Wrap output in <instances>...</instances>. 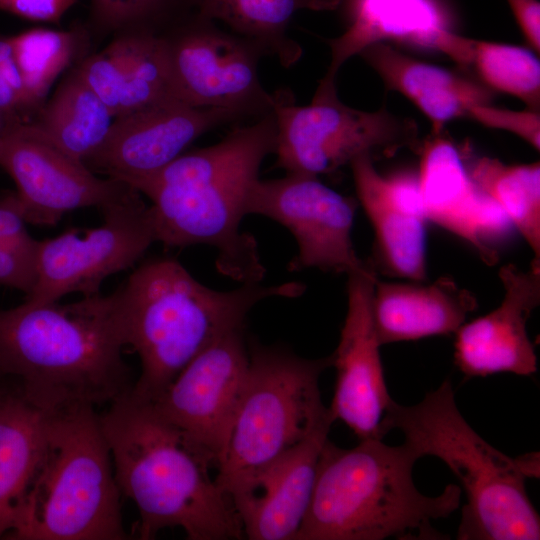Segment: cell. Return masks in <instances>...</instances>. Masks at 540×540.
<instances>
[{
  "label": "cell",
  "instance_id": "obj_35",
  "mask_svg": "<svg viewBox=\"0 0 540 540\" xmlns=\"http://www.w3.org/2000/svg\"><path fill=\"white\" fill-rule=\"evenodd\" d=\"M77 0H0V10L30 21L58 23Z\"/></svg>",
  "mask_w": 540,
  "mask_h": 540
},
{
  "label": "cell",
  "instance_id": "obj_28",
  "mask_svg": "<svg viewBox=\"0 0 540 540\" xmlns=\"http://www.w3.org/2000/svg\"><path fill=\"white\" fill-rule=\"evenodd\" d=\"M465 158V157H464ZM475 185L503 211L540 261V164H505L487 156L465 158Z\"/></svg>",
  "mask_w": 540,
  "mask_h": 540
},
{
  "label": "cell",
  "instance_id": "obj_32",
  "mask_svg": "<svg viewBox=\"0 0 540 540\" xmlns=\"http://www.w3.org/2000/svg\"><path fill=\"white\" fill-rule=\"evenodd\" d=\"M467 117L486 127L511 132L537 151L540 149V114L537 110L514 111L488 103L469 108Z\"/></svg>",
  "mask_w": 540,
  "mask_h": 540
},
{
  "label": "cell",
  "instance_id": "obj_9",
  "mask_svg": "<svg viewBox=\"0 0 540 540\" xmlns=\"http://www.w3.org/2000/svg\"><path fill=\"white\" fill-rule=\"evenodd\" d=\"M274 153L288 173L330 174L354 159L391 158L404 148L419 149L418 125L385 107L364 111L340 101L336 78L324 75L308 105L286 92L273 95Z\"/></svg>",
  "mask_w": 540,
  "mask_h": 540
},
{
  "label": "cell",
  "instance_id": "obj_18",
  "mask_svg": "<svg viewBox=\"0 0 540 540\" xmlns=\"http://www.w3.org/2000/svg\"><path fill=\"white\" fill-rule=\"evenodd\" d=\"M503 298L491 312L464 323L455 333L454 361L466 377L500 372L530 376L537 356L527 322L540 303V261L529 269L507 264L499 270Z\"/></svg>",
  "mask_w": 540,
  "mask_h": 540
},
{
  "label": "cell",
  "instance_id": "obj_5",
  "mask_svg": "<svg viewBox=\"0 0 540 540\" xmlns=\"http://www.w3.org/2000/svg\"><path fill=\"white\" fill-rule=\"evenodd\" d=\"M418 459L405 442L370 438L345 449L327 439L295 540L446 539L432 521L459 508L462 489L448 484L438 496L420 493L412 478Z\"/></svg>",
  "mask_w": 540,
  "mask_h": 540
},
{
  "label": "cell",
  "instance_id": "obj_21",
  "mask_svg": "<svg viewBox=\"0 0 540 540\" xmlns=\"http://www.w3.org/2000/svg\"><path fill=\"white\" fill-rule=\"evenodd\" d=\"M346 16L345 31L328 39L325 75L333 78L349 58L375 43L394 41L450 57L460 36L438 0H346Z\"/></svg>",
  "mask_w": 540,
  "mask_h": 540
},
{
  "label": "cell",
  "instance_id": "obj_39",
  "mask_svg": "<svg viewBox=\"0 0 540 540\" xmlns=\"http://www.w3.org/2000/svg\"><path fill=\"white\" fill-rule=\"evenodd\" d=\"M15 124H18V122H15L0 110V142L7 134L8 130Z\"/></svg>",
  "mask_w": 540,
  "mask_h": 540
},
{
  "label": "cell",
  "instance_id": "obj_11",
  "mask_svg": "<svg viewBox=\"0 0 540 540\" xmlns=\"http://www.w3.org/2000/svg\"><path fill=\"white\" fill-rule=\"evenodd\" d=\"M161 34L172 97L193 107L224 109L239 116L271 112L273 95L258 75V61L264 54L259 47L196 14Z\"/></svg>",
  "mask_w": 540,
  "mask_h": 540
},
{
  "label": "cell",
  "instance_id": "obj_25",
  "mask_svg": "<svg viewBox=\"0 0 540 540\" xmlns=\"http://www.w3.org/2000/svg\"><path fill=\"white\" fill-rule=\"evenodd\" d=\"M47 415L9 385L0 393V538L21 516L42 456Z\"/></svg>",
  "mask_w": 540,
  "mask_h": 540
},
{
  "label": "cell",
  "instance_id": "obj_3",
  "mask_svg": "<svg viewBox=\"0 0 540 540\" xmlns=\"http://www.w3.org/2000/svg\"><path fill=\"white\" fill-rule=\"evenodd\" d=\"M100 419L121 495L137 507L140 539L175 527L190 540L244 536L231 499L210 476L212 457L150 401L128 392L110 403Z\"/></svg>",
  "mask_w": 540,
  "mask_h": 540
},
{
  "label": "cell",
  "instance_id": "obj_2",
  "mask_svg": "<svg viewBox=\"0 0 540 540\" xmlns=\"http://www.w3.org/2000/svg\"><path fill=\"white\" fill-rule=\"evenodd\" d=\"M275 145L276 124L269 112L214 145L182 153L125 183L150 200L156 242L212 246L222 274L242 284L259 283L265 268L254 237L241 232L240 223L260 166Z\"/></svg>",
  "mask_w": 540,
  "mask_h": 540
},
{
  "label": "cell",
  "instance_id": "obj_12",
  "mask_svg": "<svg viewBox=\"0 0 540 540\" xmlns=\"http://www.w3.org/2000/svg\"><path fill=\"white\" fill-rule=\"evenodd\" d=\"M0 167L16 184L25 221L53 226L69 211L100 210L128 194L133 187L98 177L32 122L13 125L0 142Z\"/></svg>",
  "mask_w": 540,
  "mask_h": 540
},
{
  "label": "cell",
  "instance_id": "obj_24",
  "mask_svg": "<svg viewBox=\"0 0 540 540\" xmlns=\"http://www.w3.org/2000/svg\"><path fill=\"white\" fill-rule=\"evenodd\" d=\"M359 56L388 90L404 95L430 120L431 134L467 116L469 108L492 102L493 91L480 81L415 59L388 43L372 44Z\"/></svg>",
  "mask_w": 540,
  "mask_h": 540
},
{
  "label": "cell",
  "instance_id": "obj_1",
  "mask_svg": "<svg viewBox=\"0 0 540 540\" xmlns=\"http://www.w3.org/2000/svg\"><path fill=\"white\" fill-rule=\"evenodd\" d=\"M117 290L0 310V379L44 412L109 405L131 391Z\"/></svg>",
  "mask_w": 540,
  "mask_h": 540
},
{
  "label": "cell",
  "instance_id": "obj_7",
  "mask_svg": "<svg viewBox=\"0 0 540 540\" xmlns=\"http://www.w3.org/2000/svg\"><path fill=\"white\" fill-rule=\"evenodd\" d=\"M111 452L89 405L48 412L42 456L13 540H123Z\"/></svg>",
  "mask_w": 540,
  "mask_h": 540
},
{
  "label": "cell",
  "instance_id": "obj_16",
  "mask_svg": "<svg viewBox=\"0 0 540 540\" xmlns=\"http://www.w3.org/2000/svg\"><path fill=\"white\" fill-rule=\"evenodd\" d=\"M237 117L169 97L116 117L102 146L84 163L94 173L125 182L161 169L202 134Z\"/></svg>",
  "mask_w": 540,
  "mask_h": 540
},
{
  "label": "cell",
  "instance_id": "obj_23",
  "mask_svg": "<svg viewBox=\"0 0 540 540\" xmlns=\"http://www.w3.org/2000/svg\"><path fill=\"white\" fill-rule=\"evenodd\" d=\"M418 283L375 282L372 314L381 346L455 334L478 306L474 294L451 277Z\"/></svg>",
  "mask_w": 540,
  "mask_h": 540
},
{
  "label": "cell",
  "instance_id": "obj_8",
  "mask_svg": "<svg viewBox=\"0 0 540 540\" xmlns=\"http://www.w3.org/2000/svg\"><path fill=\"white\" fill-rule=\"evenodd\" d=\"M332 354L302 358L281 348L252 344L246 382L215 482L228 495L237 483L332 425L319 379Z\"/></svg>",
  "mask_w": 540,
  "mask_h": 540
},
{
  "label": "cell",
  "instance_id": "obj_33",
  "mask_svg": "<svg viewBox=\"0 0 540 540\" xmlns=\"http://www.w3.org/2000/svg\"><path fill=\"white\" fill-rule=\"evenodd\" d=\"M15 192L0 199V245L24 256L37 258L39 240L26 228Z\"/></svg>",
  "mask_w": 540,
  "mask_h": 540
},
{
  "label": "cell",
  "instance_id": "obj_15",
  "mask_svg": "<svg viewBox=\"0 0 540 540\" xmlns=\"http://www.w3.org/2000/svg\"><path fill=\"white\" fill-rule=\"evenodd\" d=\"M377 269L371 260L347 275V313L333 356L334 396L329 407L359 440L382 439L381 421L392 398L385 382L372 295Z\"/></svg>",
  "mask_w": 540,
  "mask_h": 540
},
{
  "label": "cell",
  "instance_id": "obj_41",
  "mask_svg": "<svg viewBox=\"0 0 540 540\" xmlns=\"http://www.w3.org/2000/svg\"><path fill=\"white\" fill-rule=\"evenodd\" d=\"M5 384L3 383V380L0 379V393L3 391V389L5 388Z\"/></svg>",
  "mask_w": 540,
  "mask_h": 540
},
{
  "label": "cell",
  "instance_id": "obj_6",
  "mask_svg": "<svg viewBox=\"0 0 540 540\" xmlns=\"http://www.w3.org/2000/svg\"><path fill=\"white\" fill-rule=\"evenodd\" d=\"M392 429L403 433L419 458H439L461 482L467 503L459 540L540 539L521 457H509L476 433L460 413L449 379L415 405L392 399L381 421L383 436Z\"/></svg>",
  "mask_w": 540,
  "mask_h": 540
},
{
  "label": "cell",
  "instance_id": "obj_38",
  "mask_svg": "<svg viewBox=\"0 0 540 540\" xmlns=\"http://www.w3.org/2000/svg\"><path fill=\"white\" fill-rule=\"evenodd\" d=\"M0 110L18 123L32 122L35 111L0 77Z\"/></svg>",
  "mask_w": 540,
  "mask_h": 540
},
{
  "label": "cell",
  "instance_id": "obj_36",
  "mask_svg": "<svg viewBox=\"0 0 540 540\" xmlns=\"http://www.w3.org/2000/svg\"><path fill=\"white\" fill-rule=\"evenodd\" d=\"M529 46L540 51V3L538 0H507Z\"/></svg>",
  "mask_w": 540,
  "mask_h": 540
},
{
  "label": "cell",
  "instance_id": "obj_14",
  "mask_svg": "<svg viewBox=\"0 0 540 540\" xmlns=\"http://www.w3.org/2000/svg\"><path fill=\"white\" fill-rule=\"evenodd\" d=\"M248 368L242 327L200 352L150 401L164 419L205 450L217 468L226 454Z\"/></svg>",
  "mask_w": 540,
  "mask_h": 540
},
{
  "label": "cell",
  "instance_id": "obj_17",
  "mask_svg": "<svg viewBox=\"0 0 540 540\" xmlns=\"http://www.w3.org/2000/svg\"><path fill=\"white\" fill-rule=\"evenodd\" d=\"M419 150L417 174L427 221L467 242L487 265L497 263V242L513 227L472 181L464 154L442 132L431 134Z\"/></svg>",
  "mask_w": 540,
  "mask_h": 540
},
{
  "label": "cell",
  "instance_id": "obj_13",
  "mask_svg": "<svg viewBox=\"0 0 540 540\" xmlns=\"http://www.w3.org/2000/svg\"><path fill=\"white\" fill-rule=\"evenodd\" d=\"M356 208L353 198L327 187L317 176L287 173L283 178L258 179L246 212L268 217L292 233L298 253L289 271L318 268L348 275L366 263L352 242Z\"/></svg>",
  "mask_w": 540,
  "mask_h": 540
},
{
  "label": "cell",
  "instance_id": "obj_29",
  "mask_svg": "<svg viewBox=\"0 0 540 540\" xmlns=\"http://www.w3.org/2000/svg\"><path fill=\"white\" fill-rule=\"evenodd\" d=\"M10 37L24 89L39 111L57 77L89 54L91 33L86 26L33 28Z\"/></svg>",
  "mask_w": 540,
  "mask_h": 540
},
{
  "label": "cell",
  "instance_id": "obj_37",
  "mask_svg": "<svg viewBox=\"0 0 540 540\" xmlns=\"http://www.w3.org/2000/svg\"><path fill=\"white\" fill-rule=\"evenodd\" d=\"M0 77L35 111L36 115L38 110L24 89L11 37L5 35H0Z\"/></svg>",
  "mask_w": 540,
  "mask_h": 540
},
{
  "label": "cell",
  "instance_id": "obj_30",
  "mask_svg": "<svg viewBox=\"0 0 540 540\" xmlns=\"http://www.w3.org/2000/svg\"><path fill=\"white\" fill-rule=\"evenodd\" d=\"M491 91L523 101L528 109L540 108V62L520 46L472 39L469 64Z\"/></svg>",
  "mask_w": 540,
  "mask_h": 540
},
{
  "label": "cell",
  "instance_id": "obj_10",
  "mask_svg": "<svg viewBox=\"0 0 540 540\" xmlns=\"http://www.w3.org/2000/svg\"><path fill=\"white\" fill-rule=\"evenodd\" d=\"M101 211V226L39 240L36 281L25 301L49 303L75 292L99 294L106 278L132 267L156 242L149 206L136 189Z\"/></svg>",
  "mask_w": 540,
  "mask_h": 540
},
{
  "label": "cell",
  "instance_id": "obj_22",
  "mask_svg": "<svg viewBox=\"0 0 540 540\" xmlns=\"http://www.w3.org/2000/svg\"><path fill=\"white\" fill-rule=\"evenodd\" d=\"M74 67L114 118L172 97L161 33L113 36L102 50L88 54Z\"/></svg>",
  "mask_w": 540,
  "mask_h": 540
},
{
  "label": "cell",
  "instance_id": "obj_27",
  "mask_svg": "<svg viewBox=\"0 0 540 540\" xmlns=\"http://www.w3.org/2000/svg\"><path fill=\"white\" fill-rule=\"evenodd\" d=\"M192 5L197 16L223 22L286 68L302 56L301 46L287 32L295 13L327 10L321 0H192Z\"/></svg>",
  "mask_w": 540,
  "mask_h": 540
},
{
  "label": "cell",
  "instance_id": "obj_20",
  "mask_svg": "<svg viewBox=\"0 0 540 540\" xmlns=\"http://www.w3.org/2000/svg\"><path fill=\"white\" fill-rule=\"evenodd\" d=\"M331 425L234 485L228 496L250 540H295L307 514Z\"/></svg>",
  "mask_w": 540,
  "mask_h": 540
},
{
  "label": "cell",
  "instance_id": "obj_34",
  "mask_svg": "<svg viewBox=\"0 0 540 540\" xmlns=\"http://www.w3.org/2000/svg\"><path fill=\"white\" fill-rule=\"evenodd\" d=\"M36 281V259L0 245V284L30 294Z\"/></svg>",
  "mask_w": 540,
  "mask_h": 540
},
{
  "label": "cell",
  "instance_id": "obj_19",
  "mask_svg": "<svg viewBox=\"0 0 540 540\" xmlns=\"http://www.w3.org/2000/svg\"><path fill=\"white\" fill-rule=\"evenodd\" d=\"M349 165L358 201L374 231L375 267L412 282L426 280L427 219L417 170L383 175L368 155Z\"/></svg>",
  "mask_w": 540,
  "mask_h": 540
},
{
  "label": "cell",
  "instance_id": "obj_31",
  "mask_svg": "<svg viewBox=\"0 0 540 540\" xmlns=\"http://www.w3.org/2000/svg\"><path fill=\"white\" fill-rule=\"evenodd\" d=\"M192 0H90L86 27L99 35L112 36L132 32L160 33Z\"/></svg>",
  "mask_w": 540,
  "mask_h": 540
},
{
  "label": "cell",
  "instance_id": "obj_4",
  "mask_svg": "<svg viewBox=\"0 0 540 540\" xmlns=\"http://www.w3.org/2000/svg\"><path fill=\"white\" fill-rule=\"evenodd\" d=\"M304 290L300 282H287L249 283L217 291L197 281L175 259L144 262L117 289L124 340L141 362L131 394L154 401L200 352L242 328L257 303L271 297H297Z\"/></svg>",
  "mask_w": 540,
  "mask_h": 540
},
{
  "label": "cell",
  "instance_id": "obj_40",
  "mask_svg": "<svg viewBox=\"0 0 540 540\" xmlns=\"http://www.w3.org/2000/svg\"><path fill=\"white\" fill-rule=\"evenodd\" d=\"M321 1L326 6L327 10H334L342 3V0H321Z\"/></svg>",
  "mask_w": 540,
  "mask_h": 540
},
{
  "label": "cell",
  "instance_id": "obj_26",
  "mask_svg": "<svg viewBox=\"0 0 540 540\" xmlns=\"http://www.w3.org/2000/svg\"><path fill=\"white\" fill-rule=\"evenodd\" d=\"M114 119L108 106L72 67L32 123L85 162L102 146Z\"/></svg>",
  "mask_w": 540,
  "mask_h": 540
}]
</instances>
